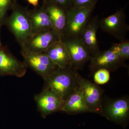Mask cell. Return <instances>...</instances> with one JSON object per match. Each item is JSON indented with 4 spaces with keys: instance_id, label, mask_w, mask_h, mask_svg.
Segmentation results:
<instances>
[{
    "instance_id": "1",
    "label": "cell",
    "mask_w": 129,
    "mask_h": 129,
    "mask_svg": "<svg viewBox=\"0 0 129 129\" xmlns=\"http://www.w3.org/2000/svg\"><path fill=\"white\" fill-rule=\"evenodd\" d=\"M78 70L72 66L58 68L44 81L43 89L51 90L63 100L79 87Z\"/></svg>"
},
{
    "instance_id": "2",
    "label": "cell",
    "mask_w": 129,
    "mask_h": 129,
    "mask_svg": "<svg viewBox=\"0 0 129 129\" xmlns=\"http://www.w3.org/2000/svg\"><path fill=\"white\" fill-rule=\"evenodd\" d=\"M8 16L5 24L14 36L21 48L32 35V29L29 9L18 3Z\"/></svg>"
},
{
    "instance_id": "3",
    "label": "cell",
    "mask_w": 129,
    "mask_h": 129,
    "mask_svg": "<svg viewBox=\"0 0 129 129\" xmlns=\"http://www.w3.org/2000/svg\"><path fill=\"white\" fill-rule=\"evenodd\" d=\"M95 7L73 6L69 9L63 37H80L83 30L91 18Z\"/></svg>"
},
{
    "instance_id": "4",
    "label": "cell",
    "mask_w": 129,
    "mask_h": 129,
    "mask_svg": "<svg viewBox=\"0 0 129 129\" xmlns=\"http://www.w3.org/2000/svg\"><path fill=\"white\" fill-rule=\"evenodd\" d=\"M21 53L27 67L41 76L44 80L55 73L58 68L44 52H33L21 48Z\"/></svg>"
},
{
    "instance_id": "5",
    "label": "cell",
    "mask_w": 129,
    "mask_h": 129,
    "mask_svg": "<svg viewBox=\"0 0 129 129\" xmlns=\"http://www.w3.org/2000/svg\"><path fill=\"white\" fill-rule=\"evenodd\" d=\"M78 83L90 113L101 115L103 101V96L104 90L95 83L82 77L79 74L78 76Z\"/></svg>"
},
{
    "instance_id": "6",
    "label": "cell",
    "mask_w": 129,
    "mask_h": 129,
    "mask_svg": "<svg viewBox=\"0 0 129 129\" xmlns=\"http://www.w3.org/2000/svg\"><path fill=\"white\" fill-rule=\"evenodd\" d=\"M125 8H120L110 16L100 20L99 27L120 42L124 41L128 31Z\"/></svg>"
},
{
    "instance_id": "7",
    "label": "cell",
    "mask_w": 129,
    "mask_h": 129,
    "mask_svg": "<svg viewBox=\"0 0 129 129\" xmlns=\"http://www.w3.org/2000/svg\"><path fill=\"white\" fill-rule=\"evenodd\" d=\"M107 119L124 124L129 115V98L125 96L115 99H103L101 114Z\"/></svg>"
},
{
    "instance_id": "8",
    "label": "cell",
    "mask_w": 129,
    "mask_h": 129,
    "mask_svg": "<svg viewBox=\"0 0 129 129\" xmlns=\"http://www.w3.org/2000/svg\"><path fill=\"white\" fill-rule=\"evenodd\" d=\"M61 40L68 51L72 67L78 70L82 69L92 56L80 37H63Z\"/></svg>"
},
{
    "instance_id": "9",
    "label": "cell",
    "mask_w": 129,
    "mask_h": 129,
    "mask_svg": "<svg viewBox=\"0 0 129 129\" xmlns=\"http://www.w3.org/2000/svg\"><path fill=\"white\" fill-rule=\"evenodd\" d=\"M27 67L24 62L19 60L7 46L0 44V76H24Z\"/></svg>"
},
{
    "instance_id": "10",
    "label": "cell",
    "mask_w": 129,
    "mask_h": 129,
    "mask_svg": "<svg viewBox=\"0 0 129 129\" xmlns=\"http://www.w3.org/2000/svg\"><path fill=\"white\" fill-rule=\"evenodd\" d=\"M37 109L42 117L58 112H61L64 100L51 90L43 89L40 93L35 95Z\"/></svg>"
},
{
    "instance_id": "11",
    "label": "cell",
    "mask_w": 129,
    "mask_h": 129,
    "mask_svg": "<svg viewBox=\"0 0 129 129\" xmlns=\"http://www.w3.org/2000/svg\"><path fill=\"white\" fill-rule=\"evenodd\" d=\"M125 61L110 48L107 50H100L92 56L89 68L91 74L100 69H105L110 72H114L120 67H125Z\"/></svg>"
},
{
    "instance_id": "12",
    "label": "cell",
    "mask_w": 129,
    "mask_h": 129,
    "mask_svg": "<svg viewBox=\"0 0 129 129\" xmlns=\"http://www.w3.org/2000/svg\"><path fill=\"white\" fill-rule=\"evenodd\" d=\"M60 40V36L53 29L41 30L32 35L22 48L33 52L43 53Z\"/></svg>"
},
{
    "instance_id": "13",
    "label": "cell",
    "mask_w": 129,
    "mask_h": 129,
    "mask_svg": "<svg viewBox=\"0 0 129 129\" xmlns=\"http://www.w3.org/2000/svg\"><path fill=\"white\" fill-rule=\"evenodd\" d=\"M42 5L49 15L53 29L60 36L61 39L65 32L68 10L48 0H43Z\"/></svg>"
},
{
    "instance_id": "14",
    "label": "cell",
    "mask_w": 129,
    "mask_h": 129,
    "mask_svg": "<svg viewBox=\"0 0 129 129\" xmlns=\"http://www.w3.org/2000/svg\"><path fill=\"white\" fill-rule=\"evenodd\" d=\"M99 21L100 19L98 16L91 18L80 37L92 56L101 50L97 38Z\"/></svg>"
},
{
    "instance_id": "15",
    "label": "cell",
    "mask_w": 129,
    "mask_h": 129,
    "mask_svg": "<svg viewBox=\"0 0 129 129\" xmlns=\"http://www.w3.org/2000/svg\"><path fill=\"white\" fill-rule=\"evenodd\" d=\"M44 53L58 68L72 66L68 51L64 43L61 40L51 45Z\"/></svg>"
},
{
    "instance_id": "16",
    "label": "cell",
    "mask_w": 129,
    "mask_h": 129,
    "mask_svg": "<svg viewBox=\"0 0 129 129\" xmlns=\"http://www.w3.org/2000/svg\"><path fill=\"white\" fill-rule=\"evenodd\" d=\"M61 112H66L68 114L90 112L79 86L64 100Z\"/></svg>"
},
{
    "instance_id": "17",
    "label": "cell",
    "mask_w": 129,
    "mask_h": 129,
    "mask_svg": "<svg viewBox=\"0 0 129 129\" xmlns=\"http://www.w3.org/2000/svg\"><path fill=\"white\" fill-rule=\"evenodd\" d=\"M29 14L32 25V35L41 30L53 29L49 15L42 5L41 7L29 9Z\"/></svg>"
},
{
    "instance_id": "18",
    "label": "cell",
    "mask_w": 129,
    "mask_h": 129,
    "mask_svg": "<svg viewBox=\"0 0 129 129\" xmlns=\"http://www.w3.org/2000/svg\"><path fill=\"white\" fill-rule=\"evenodd\" d=\"M18 3L17 0H0V44H2V28L8 16V13L9 11H12Z\"/></svg>"
},
{
    "instance_id": "19",
    "label": "cell",
    "mask_w": 129,
    "mask_h": 129,
    "mask_svg": "<svg viewBox=\"0 0 129 129\" xmlns=\"http://www.w3.org/2000/svg\"><path fill=\"white\" fill-rule=\"evenodd\" d=\"M111 48L113 51L117 54L123 60H125L129 58V41L125 40L120 43L113 44Z\"/></svg>"
},
{
    "instance_id": "20",
    "label": "cell",
    "mask_w": 129,
    "mask_h": 129,
    "mask_svg": "<svg viewBox=\"0 0 129 129\" xmlns=\"http://www.w3.org/2000/svg\"><path fill=\"white\" fill-rule=\"evenodd\" d=\"M109 70L105 69L97 70L93 73V80L95 84L103 85L108 83L111 78V74Z\"/></svg>"
},
{
    "instance_id": "21",
    "label": "cell",
    "mask_w": 129,
    "mask_h": 129,
    "mask_svg": "<svg viewBox=\"0 0 129 129\" xmlns=\"http://www.w3.org/2000/svg\"><path fill=\"white\" fill-rule=\"evenodd\" d=\"M73 6L78 7H95L98 0H72Z\"/></svg>"
},
{
    "instance_id": "22",
    "label": "cell",
    "mask_w": 129,
    "mask_h": 129,
    "mask_svg": "<svg viewBox=\"0 0 129 129\" xmlns=\"http://www.w3.org/2000/svg\"><path fill=\"white\" fill-rule=\"evenodd\" d=\"M64 9L68 10L73 6L72 0H48Z\"/></svg>"
},
{
    "instance_id": "23",
    "label": "cell",
    "mask_w": 129,
    "mask_h": 129,
    "mask_svg": "<svg viewBox=\"0 0 129 129\" xmlns=\"http://www.w3.org/2000/svg\"><path fill=\"white\" fill-rule=\"evenodd\" d=\"M28 3L32 5L34 8L39 7V0H26Z\"/></svg>"
}]
</instances>
